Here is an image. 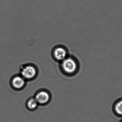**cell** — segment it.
I'll return each instance as SVG.
<instances>
[{"mask_svg":"<svg viewBox=\"0 0 122 122\" xmlns=\"http://www.w3.org/2000/svg\"><path fill=\"white\" fill-rule=\"evenodd\" d=\"M114 109L117 115L122 116V99L118 100L115 103Z\"/></svg>","mask_w":122,"mask_h":122,"instance_id":"obj_6","label":"cell"},{"mask_svg":"<svg viewBox=\"0 0 122 122\" xmlns=\"http://www.w3.org/2000/svg\"><path fill=\"white\" fill-rule=\"evenodd\" d=\"M37 74V70L31 65H24L21 66L20 74L26 80H30L35 77Z\"/></svg>","mask_w":122,"mask_h":122,"instance_id":"obj_2","label":"cell"},{"mask_svg":"<svg viewBox=\"0 0 122 122\" xmlns=\"http://www.w3.org/2000/svg\"><path fill=\"white\" fill-rule=\"evenodd\" d=\"M53 54L56 60L61 61L67 57L66 51L63 47L61 46L56 48L54 51Z\"/></svg>","mask_w":122,"mask_h":122,"instance_id":"obj_5","label":"cell"},{"mask_svg":"<svg viewBox=\"0 0 122 122\" xmlns=\"http://www.w3.org/2000/svg\"><path fill=\"white\" fill-rule=\"evenodd\" d=\"M76 61L73 58L67 57L61 61V68L67 74H74L77 69Z\"/></svg>","mask_w":122,"mask_h":122,"instance_id":"obj_1","label":"cell"},{"mask_svg":"<svg viewBox=\"0 0 122 122\" xmlns=\"http://www.w3.org/2000/svg\"><path fill=\"white\" fill-rule=\"evenodd\" d=\"M50 98V95L48 92L42 90L37 93L34 98L38 104H44L49 101Z\"/></svg>","mask_w":122,"mask_h":122,"instance_id":"obj_4","label":"cell"},{"mask_svg":"<svg viewBox=\"0 0 122 122\" xmlns=\"http://www.w3.org/2000/svg\"><path fill=\"white\" fill-rule=\"evenodd\" d=\"M121 122H122V121H121Z\"/></svg>","mask_w":122,"mask_h":122,"instance_id":"obj_8","label":"cell"},{"mask_svg":"<svg viewBox=\"0 0 122 122\" xmlns=\"http://www.w3.org/2000/svg\"><path fill=\"white\" fill-rule=\"evenodd\" d=\"M38 103L35 98H30L26 103V106L28 109L30 110H34L37 107Z\"/></svg>","mask_w":122,"mask_h":122,"instance_id":"obj_7","label":"cell"},{"mask_svg":"<svg viewBox=\"0 0 122 122\" xmlns=\"http://www.w3.org/2000/svg\"><path fill=\"white\" fill-rule=\"evenodd\" d=\"M26 80L20 74H15L12 76L9 80V85L12 89L19 91L25 85Z\"/></svg>","mask_w":122,"mask_h":122,"instance_id":"obj_3","label":"cell"}]
</instances>
